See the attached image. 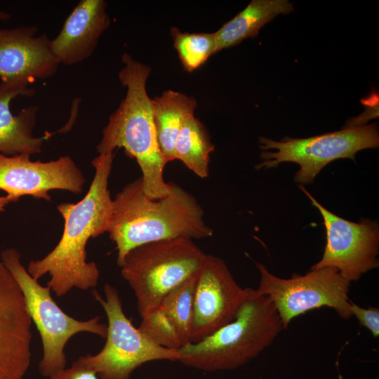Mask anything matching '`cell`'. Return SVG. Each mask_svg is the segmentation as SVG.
<instances>
[{"instance_id": "cell-1", "label": "cell", "mask_w": 379, "mask_h": 379, "mask_svg": "<svg viewBox=\"0 0 379 379\" xmlns=\"http://www.w3.org/2000/svg\"><path fill=\"white\" fill-rule=\"evenodd\" d=\"M113 158L112 152L100 154L91 161L95 175L84 198L57 206L64 219L59 242L45 257L28 264L27 270L36 280L49 274L46 286L58 297L73 288L88 290L98 284L100 272L94 262L86 261V246L90 238L107 232L113 203L108 189Z\"/></svg>"}, {"instance_id": "cell-2", "label": "cell", "mask_w": 379, "mask_h": 379, "mask_svg": "<svg viewBox=\"0 0 379 379\" xmlns=\"http://www.w3.org/2000/svg\"><path fill=\"white\" fill-rule=\"evenodd\" d=\"M168 186L169 193L165 197L150 198L143 191L140 177L116 194L107 232L116 244L119 266L131 250L147 243L213 235L196 198L175 183Z\"/></svg>"}, {"instance_id": "cell-3", "label": "cell", "mask_w": 379, "mask_h": 379, "mask_svg": "<svg viewBox=\"0 0 379 379\" xmlns=\"http://www.w3.org/2000/svg\"><path fill=\"white\" fill-rule=\"evenodd\" d=\"M121 61L124 67L118 77L126 88V94L110 115L96 149L100 154L124 148L126 155L135 159L140 168L146 195L161 198L169 193V186L164 179L166 163L157 143L151 98L146 88L151 68L126 53Z\"/></svg>"}, {"instance_id": "cell-4", "label": "cell", "mask_w": 379, "mask_h": 379, "mask_svg": "<svg viewBox=\"0 0 379 379\" xmlns=\"http://www.w3.org/2000/svg\"><path fill=\"white\" fill-rule=\"evenodd\" d=\"M282 330L271 301L248 288L234 319L201 341L179 348L178 361L208 372L235 369L257 357Z\"/></svg>"}, {"instance_id": "cell-5", "label": "cell", "mask_w": 379, "mask_h": 379, "mask_svg": "<svg viewBox=\"0 0 379 379\" xmlns=\"http://www.w3.org/2000/svg\"><path fill=\"white\" fill-rule=\"evenodd\" d=\"M206 256L185 237L149 242L131 250L119 267L134 291L140 316L157 308L170 291L197 274Z\"/></svg>"}, {"instance_id": "cell-6", "label": "cell", "mask_w": 379, "mask_h": 379, "mask_svg": "<svg viewBox=\"0 0 379 379\" xmlns=\"http://www.w3.org/2000/svg\"><path fill=\"white\" fill-rule=\"evenodd\" d=\"M1 259L20 288L29 316L39 332L43 356L39 369L43 376L50 377L65 368L67 359L64 350L74 335L86 332L106 338L107 325L100 322V317L80 321L63 312L51 297V288L41 286L29 274L15 248L2 251Z\"/></svg>"}, {"instance_id": "cell-7", "label": "cell", "mask_w": 379, "mask_h": 379, "mask_svg": "<svg viewBox=\"0 0 379 379\" xmlns=\"http://www.w3.org/2000/svg\"><path fill=\"white\" fill-rule=\"evenodd\" d=\"M263 151L262 161L256 169L277 167L284 162H293L300 168L293 181L298 185L314 182L319 172L329 163L349 158L355 161L356 154L365 149L378 148L379 133L375 123L326 133L306 138L284 137L281 141L260 137Z\"/></svg>"}, {"instance_id": "cell-8", "label": "cell", "mask_w": 379, "mask_h": 379, "mask_svg": "<svg viewBox=\"0 0 379 379\" xmlns=\"http://www.w3.org/2000/svg\"><path fill=\"white\" fill-rule=\"evenodd\" d=\"M105 298L96 291L94 298L103 307L107 317L106 343L96 354H86L77 360L94 371L100 379H130L142 364L154 360L178 361V350L153 343L126 316L118 291L109 284L104 286Z\"/></svg>"}, {"instance_id": "cell-9", "label": "cell", "mask_w": 379, "mask_h": 379, "mask_svg": "<svg viewBox=\"0 0 379 379\" xmlns=\"http://www.w3.org/2000/svg\"><path fill=\"white\" fill-rule=\"evenodd\" d=\"M255 265L260 274L256 290L271 301L284 329L295 317L323 307L333 309L344 319L352 317L349 298L351 282L336 269H313L303 275L293 274L284 279L272 274L261 263Z\"/></svg>"}, {"instance_id": "cell-10", "label": "cell", "mask_w": 379, "mask_h": 379, "mask_svg": "<svg viewBox=\"0 0 379 379\" xmlns=\"http://www.w3.org/2000/svg\"><path fill=\"white\" fill-rule=\"evenodd\" d=\"M298 187L321 215L326 245L321 258L310 270L331 267L350 282L379 266V225L368 218L359 222L344 219L324 207L302 185Z\"/></svg>"}, {"instance_id": "cell-11", "label": "cell", "mask_w": 379, "mask_h": 379, "mask_svg": "<svg viewBox=\"0 0 379 379\" xmlns=\"http://www.w3.org/2000/svg\"><path fill=\"white\" fill-rule=\"evenodd\" d=\"M225 261L207 255L198 273L190 343H197L231 322L246 298Z\"/></svg>"}, {"instance_id": "cell-12", "label": "cell", "mask_w": 379, "mask_h": 379, "mask_svg": "<svg viewBox=\"0 0 379 379\" xmlns=\"http://www.w3.org/2000/svg\"><path fill=\"white\" fill-rule=\"evenodd\" d=\"M29 154H0V190L12 202L23 196L50 201L49 192H83L86 178L69 156L43 162L30 160Z\"/></svg>"}, {"instance_id": "cell-13", "label": "cell", "mask_w": 379, "mask_h": 379, "mask_svg": "<svg viewBox=\"0 0 379 379\" xmlns=\"http://www.w3.org/2000/svg\"><path fill=\"white\" fill-rule=\"evenodd\" d=\"M32 319L22 292L0 261V379H23L31 361Z\"/></svg>"}, {"instance_id": "cell-14", "label": "cell", "mask_w": 379, "mask_h": 379, "mask_svg": "<svg viewBox=\"0 0 379 379\" xmlns=\"http://www.w3.org/2000/svg\"><path fill=\"white\" fill-rule=\"evenodd\" d=\"M38 27L20 26L0 29V79L30 84L52 77L60 62L46 34L36 36Z\"/></svg>"}, {"instance_id": "cell-15", "label": "cell", "mask_w": 379, "mask_h": 379, "mask_svg": "<svg viewBox=\"0 0 379 379\" xmlns=\"http://www.w3.org/2000/svg\"><path fill=\"white\" fill-rule=\"evenodd\" d=\"M104 0H81L51 41V50L60 64L73 65L88 58L97 47L110 19Z\"/></svg>"}, {"instance_id": "cell-16", "label": "cell", "mask_w": 379, "mask_h": 379, "mask_svg": "<svg viewBox=\"0 0 379 379\" xmlns=\"http://www.w3.org/2000/svg\"><path fill=\"white\" fill-rule=\"evenodd\" d=\"M28 85L0 81V154L13 156L40 153L44 142L53 135L48 132L41 137L33 135L39 110L36 105L24 108L17 114L11 112L10 106L13 98L34 94V90Z\"/></svg>"}, {"instance_id": "cell-17", "label": "cell", "mask_w": 379, "mask_h": 379, "mask_svg": "<svg viewBox=\"0 0 379 379\" xmlns=\"http://www.w3.org/2000/svg\"><path fill=\"white\" fill-rule=\"evenodd\" d=\"M151 102L157 143L167 164L176 159L177 138L185 119L194 115L197 100L182 93L168 90L151 99Z\"/></svg>"}, {"instance_id": "cell-18", "label": "cell", "mask_w": 379, "mask_h": 379, "mask_svg": "<svg viewBox=\"0 0 379 379\" xmlns=\"http://www.w3.org/2000/svg\"><path fill=\"white\" fill-rule=\"evenodd\" d=\"M293 11L288 0H253L232 19L214 32L215 54L236 46L247 38L256 37L260 29L279 15Z\"/></svg>"}, {"instance_id": "cell-19", "label": "cell", "mask_w": 379, "mask_h": 379, "mask_svg": "<svg viewBox=\"0 0 379 379\" xmlns=\"http://www.w3.org/2000/svg\"><path fill=\"white\" fill-rule=\"evenodd\" d=\"M214 151L208 132L194 115L184 121L175 145V159L201 178L209 174L210 154Z\"/></svg>"}, {"instance_id": "cell-20", "label": "cell", "mask_w": 379, "mask_h": 379, "mask_svg": "<svg viewBox=\"0 0 379 379\" xmlns=\"http://www.w3.org/2000/svg\"><path fill=\"white\" fill-rule=\"evenodd\" d=\"M198 273L170 291L158 306L175 324L182 346L190 343Z\"/></svg>"}, {"instance_id": "cell-21", "label": "cell", "mask_w": 379, "mask_h": 379, "mask_svg": "<svg viewBox=\"0 0 379 379\" xmlns=\"http://www.w3.org/2000/svg\"><path fill=\"white\" fill-rule=\"evenodd\" d=\"M171 34L183 69L192 72L215 54L213 33L183 32L176 27L171 28Z\"/></svg>"}, {"instance_id": "cell-22", "label": "cell", "mask_w": 379, "mask_h": 379, "mask_svg": "<svg viewBox=\"0 0 379 379\" xmlns=\"http://www.w3.org/2000/svg\"><path fill=\"white\" fill-rule=\"evenodd\" d=\"M138 328L159 346L175 350L182 347L175 324L160 307L142 317Z\"/></svg>"}, {"instance_id": "cell-23", "label": "cell", "mask_w": 379, "mask_h": 379, "mask_svg": "<svg viewBox=\"0 0 379 379\" xmlns=\"http://www.w3.org/2000/svg\"><path fill=\"white\" fill-rule=\"evenodd\" d=\"M351 311L359 324L367 328L374 338L379 336V308H364L351 302Z\"/></svg>"}, {"instance_id": "cell-24", "label": "cell", "mask_w": 379, "mask_h": 379, "mask_svg": "<svg viewBox=\"0 0 379 379\" xmlns=\"http://www.w3.org/2000/svg\"><path fill=\"white\" fill-rule=\"evenodd\" d=\"M49 379H99L96 373L91 369L79 364L77 361L72 366L52 374Z\"/></svg>"}, {"instance_id": "cell-25", "label": "cell", "mask_w": 379, "mask_h": 379, "mask_svg": "<svg viewBox=\"0 0 379 379\" xmlns=\"http://www.w3.org/2000/svg\"><path fill=\"white\" fill-rule=\"evenodd\" d=\"M10 203L11 201L6 195L0 196V212L4 211L6 206Z\"/></svg>"}, {"instance_id": "cell-26", "label": "cell", "mask_w": 379, "mask_h": 379, "mask_svg": "<svg viewBox=\"0 0 379 379\" xmlns=\"http://www.w3.org/2000/svg\"><path fill=\"white\" fill-rule=\"evenodd\" d=\"M11 18V14L0 9V20H8Z\"/></svg>"}]
</instances>
